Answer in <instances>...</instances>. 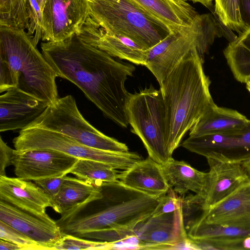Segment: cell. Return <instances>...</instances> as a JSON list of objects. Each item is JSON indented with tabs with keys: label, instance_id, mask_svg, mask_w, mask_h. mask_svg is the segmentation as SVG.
I'll use <instances>...</instances> for the list:
<instances>
[{
	"label": "cell",
	"instance_id": "obj_40",
	"mask_svg": "<svg viewBox=\"0 0 250 250\" xmlns=\"http://www.w3.org/2000/svg\"><path fill=\"white\" fill-rule=\"evenodd\" d=\"M185 1L190 0L193 2H199L208 8H210L212 6L213 0H183Z\"/></svg>",
	"mask_w": 250,
	"mask_h": 250
},
{
	"label": "cell",
	"instance_id": "obj_9",
	"mask_svg": "<svg viewBox=\"0 0 250 250\" xmlns=\"http://www.w3.org/2000/svg\"><path fill=\"white\" fill-rule=\"evenodd\" d=\"M15 149L53 150L79 159L100 161L114 168L125 170L141 160L137 153L116 152L93 148L59 132L39 127H28L20 130L13 141Z\"/></svg>",
	"mask_w": 250,
	"mask_h": 250
},
{
	"label": "cell",
	"instance_id": "obj_13",
	"mask_svg": "<svg viewBox=\"0 0 250 250\" xmlns=\"http://www.w3.org/2000/svg\"><path fill=\"white\" fill-rule=\"evenodd\" d=\"M79 159L53 150L19 151L14 149L11 165L17 177L34 181L66 176Z\"/></svg>",
	"mask_w": 250,
	"mask_h": 250
},
{
	"label": "cell",
	"instance_id": "obj_27",
	"mask_svg": "<svg viewBox=\"0 0 250 250\" xmlns=\"http://www.w3.org/2000/svg\"><path fill=\"white\" fill-rule=\"evenodd\" d=\"M188 237L192 240L223 239L250 236V230L228 225L208 223L199 217L188 227Z\"/></svg>",
	"mask_w": 250,
	"mask_h": 250
},
{
	"label": "cell",
	"instance_id": "obj_35",
	"mask_svg": "<svg viewBox=\"0 0 250 250\" xmlns=\"http://www.w3.org/2000/svg\"><path fill=\"white\" fill-rule=\"evenodd\" d=\"M17 86V81L8 62L0 57V92H6Z\"/></svg>",
	"mask_w": 250,
	"mask_h": 250
},
{
	"label": "cell",
	"instance_id": "obj_12",
	"mask_svg": "<svg viewBox=\"0 0 250 250\" xmlns=\"http://www.w3.org/2000/svg\"><path fill=\"white\" fill-rule=\"evenodd\" d=\"M134 232L142 243L141 249L179 250L188 242L183 207L174 211L151 215Z\"/></svg>",
	"mask_w": 250,
	"mask_h": 250
},
{
	"label": "cell",
	"instance_id": "obj_4",
	"mask_svg": "<svg viewBox=\"0 0 250 250\" xmlns=\"http://www.w3.org/2000/svg\"><path fill=\"white\" fill-rule=\"evenodd\" d=\"M115 196L97 211L56 221L64 234L77 236L107 229L133 231L152 214L160 198L128 188L120 181Z\"/></svg>",
	"mask_w": 250,
	"mask_h": 250
},
{
	"label": "cell",
	"instance_id": "obj_16",
	"mask_svg": "<svg viewBox=\"0 0 250 250\" xmlns=\"http://www.w3.org/2000/svg\"><path fill=\"white\" fill-rule=\"evenodd\" d=\"M49 105L18 88L6 91L0 96V131L27 127Z\"/></svg>",
	"mask_w": 250,
	"mask_h": 250
},
{
	"label": "cell",
	"instance_id": "obj_33",
	"mask_svg": "<svg viewBox=\"0 0 250 250\" xmlns=\"http://www.w3.org/2000/svg\"><path fill=\"white\" fill-rule=\"evenodd\" d=\"M0 238L16 244L23 250H42V248L35 241L9 225L0 221Z\"/></svg>",
	"mask_w": 250,
	"mask_h": 250
},
{
	"label": "cell",
	"instance_id": "obj_45",
	"mask_svg": "<svg viewBox=\"0 0 250 250\" xmlns=\"http://www.w3.org/2000/svg\"><path fill=\"white\" fill-rule=\"evenodd\" d=\"M248 82H250V80ZM247 83H248V82H247Z\"/></svg>",
	"mask_w": 250,
	"mask_h": 250
},
{
	"label": "cell",
	"instance_id": "obj_29",
	"mask_svg": "<svg viewBox=\"0 0 250 250\" xmlns=\"http://www.w3.org/2000/svg\"><path fill=\"white\" fill-rule=\"evenodd\" d=\"M214 1V12L225 27L236 32L239 35L247 29L241 19L239 0Z\"/></svg>",
	"mask_w": 250,
	"mask_h": 250
},
{
	"label": "cell",
	"instance_id": "obj_31",
	"mask_svg": "<svg viewBox=\"0 0 250 250\" xmlns=\"http://www.w3.org/2000/svg\"><path fill=\"white\" fill-rule=\"evenodd\" d=\"M110 243L64 234L53 250H107Z\"/></svg>",
	"mask_w": 250,
	"mask_h": 250
},
{
	"label": "cell",
	"instance_id": "obj_22",
	"mask_svg": "<svg viewBox=\"0 0 250 250\" xmlns=\"http://www.w3.org/2000/svg\"><path fill=\"white\" fill-rule=\"evenodd\" d=\"M103 197L102 186L65 176L58 193L51 199L52 208L64 218Z\"/></svg>",
	"mask_w": 250,
	"mask_h": 250
},
{
	"label": "cell",
	"instance_id": "obj_28",
	"mask_svg": "<svg viewBox=\"0 0 250 250\" xmlns=\"http://www.w3.org/2000/svg\"><path fill=\"white\" fill-rule=\"evenodd\" d=\"M27 0H0V26L26 30Z\"/></svg>",
	"mask_w": 250,
	"mask_h": 250
},
{
	"label": "cell",
	"instance_id": "obj_36",
	"mask_svg": "<svg viewBox=\"0 0 250 250\" xmlns=\"http://www.w3.org/2000/svg\"><path fill=\"white\" fill-rule=\"evenodd\" d=\"M64 176L51 177L34 181L45 193L52 199L58 193Z\"/></svg>",
	"mask_w": 250,
	"mask_h": 250
},
{
	"label": "cell",
	"instance_id": "obj_5",
	"mask_svg": "<svg viewBox=\"0 0 250 250\" xmlns=\"http://www.w3.org/2000/svg\"><path fill=\"white\" fill-rule=\"evenodd\" d=\"M223 30L210 14L198 15L192 23L147 50L145 66L161 84L171 71L192 50L204 58L215 39L224 36Z\"/></svg>",
	"mask_w": 250,
	"mask_h": 250
},
{
	"label": "cell",
	"instance_id": "obj_26",
	"mask_svg": "<svg viewBox=\"0 0 250 250\" xmlns=\"http://www.w3.org/2000/svg\"><path fill=\"white\" fill-rule=\"evenodd\" d=\"M121 171L107 164L89 159H79L69 173L97 186L119 182Z\"/></svg>",
	"mask_w": 250,
	"mask_h": 250
},
{
	"label": "cell",
	"instance_id": "obj_19",
	"mask_svg": "<svg viewBox=\"0 0 250 250\" xmlns=\"http://www.w3.org/2000/svg\"><path fill=\"white\" fill-rule=\"evenodd\" d=\"M0 200L38 215L47 213L51 199L35 183L18 177L0 176Z\"/></svg>",
	"mask_w": 250,
	"mask_h": 250
},
{
	"label": "cell",
	"instance_id": "obj_39",
	"mask_svg": "<svg viewBox=\"0 0 250 250\" xmlns=\"http://www.w3.org/2000/svg\"><path fill=\"white\" fill-rule=\"evenodd\" d=\"M0 250H23V249L16 244L0 239Z\"/></svg>",
	"mask_w": 250,
	"mask_h": 250
},
{
	"label": "cell",
	"instance_id": "obj_15",
	"mask_svg": "<svg viewBox=\"0 0 250 250\" xmlns=\"http://www.w3.org/2000/svg\"><path fill=\"white\" fill-rule=\"evenodd\" d=\"M76 34L84 42L112 57L145 64L147 50L128 37L106 32L89 16Z\"/></svg>",
	"mask_w": 250,
	"mask_h": 250
},
{
	"label": "cell",
	"instance_id": "obj_32",
	"mask_svg": "<svg viewBox=\"0 0 250 250\" xmlns=\"http://www.w3.org/2000/svg\"><path fill=\"white\" fill-rule=\"evenodd\" d=\"M26 10L28 21L27 32L37 45L42 38V11L36 0H27Z\"/></svg>",
	"mask_w": 250,
	"mask_h": 250
},
{
	"label": "cell",
	"instance_id": "obj_11",
	"mask_svg": "<svg viewBox=\"0 0 250 250\" xmlns=\"http://www.w3.org/2000/svg\"><path fill=\"white\" fill-rule=\"evenodd\" d=\"M42 13V40L63 41L76 34L90 15L87 0H46Z\"/></svg>",
	"mask_w": 250,
	"mask_h": 250
},
{
	"label": "cell",
	"instance_id": "obj_7",
	"mask_svg": "<svg viewBox=\"0 0 250 250\" xmlns=\"http://www.w3.org/2000/svg\"><path fill=\"white\" fill-rule=\"evenodd\" d=\"M126 111L131 131L143 142L148 156L163 165L172 158L166 142V110L160 89L152 85L129 94Z\"/></svg>",
	"mask_w": 250,
	"mask_h": 250
},
{
	"label": "cell",
	"instance_id": "obj_34",
	"mask_svg": "<svg viewBox=\"0 0 250 250\" xmlns=\"http://www.w3.org/2000/svg\"><path fill=\"white\" fill-rule=\"evenodd\" d=\"M172 188L159 199V203L151 215L174 211L183 207V198L178 196Z\"/></svg>",
	"mask_w": 250,
	"mask_h": 250
},
{
	"label": "cell",
	"instance_id": "obj_25",
	"mask_svg": "<svg viewBox=\"0 0 250 250\" xmlns=\"http://www.w3.org/2000/svg\"><path fill=\"white\" fill-rule=\"evenodd\" d=\"M227 63L237 81L250 80V28L229 43L224 50Z\"/></svg>",
	"mask_w": 250,
	"mask_h": 250
},
{
	"label": "cell",
	"instance_id": "obj_21",
	"mask_svg": "<svg viewBox=\"0 0 250 250\" xmlns=\"http://www.w3.org/2000/svg\"><path fill=\"white\" fill-rule=\"evenodd\" d=\"M147 15L175 33L190 26L198 14L183 0H128Z\"/></svg>",
	"mask_w": 250,
	"mask_h": 250
},
{
	"label": "cell",
	"instance_id": "obj_2",
	"mask_svg": "<svg viewBox=\"0 0 250 250\" xmlns=\"http://www.w3.org/2000/svg\"><path fill=\"white\" fill-rule=\"evenodd\" d=\"M199 51H190L160 85L165 104L166 142L172 154L186 133L215 103Z\"/></svg>",
	"mask_w": 250,
	"mask_h": 250
},
{
	"label": "cell",
	"instance_id": "obj_8",
	"mask_svg": "<svg viewBox=\"0 0 250 250\" xmlns=\"http://www.w3.org/2000/svg\"><path fill=\"white\" fill-rule=\"evenodd\" d=\"M28 127L59 132L97 149L116 152L129 151L125 144L105 135L88 123L70 95L58 98Z\"/></svg>",
	"mask_w": 250,
	"mask_h": 250
},
{
	"label": "cell",
	"instance_id": "obj_18",
	"mask_svg": "<svg viewBox=\"0 0 250 250\" xmlns=\"http://www.w3.org/2000/svg\"><path fill=\"white\" fill-rule=\"evenodd\" d=\"M209 170L208 184L203 205L206 210L246 182L250 175L241 163L207 159Z\"/></svg>",
	"mask_w": 250,
	"mask_h": 250
},
{
	"label": "cell",
	"instance_id": "obj_1",
	"mask_svg": "<svg viewBox=\"0 0 250 250\" xmlns=\"http://www.w3.org/2000/svg\"><path fill=\"white\" fill-rule=\"evenodd\" d=\"M41 46L57 77L73 83L105 116L127 127L129 93L125 83L132 76L134 65L114 59L84 42L77 34L60 42H42Z\"/></svg>",
	"mask_w": 250,
	"mask_h": 250
},
{
	"label": "cell",
	"instance_id": "obj_30",
	"mask_svg": "<svg viewBox=\"0 0 250 250\" xmlns=\"http://www.w3.org/2000/svg\"><path fill=\"white\" fill-rule=\"evenodd\" d=\"M192 240L199 250H250V236L230 239Z\"/></svg>",
	"mask_w": 250,
	"mask_h": 250
},
{
	"label": "cell",
	"instance_id": "obj_17",
	"mask_svg": "<svg viewBox=\"0 0 250 250\" xmlns=\"http://www.w3.org/2000/svg\"><path fill=\"white\" fill-rule=\"evenodd\" d=\"M205 222L250 230V177L229 195L204 210Z\"/></svg>",
	"mask_w": 250,
	"mask_h": 250
},
{
	"label": "cell",
	"instance_id": "obj_43",
	"mask_svg": "<svg viewBox=\"0 0 250 250\" xmlns=\"http://www.w3.org/2000/svg\"><path fill=\"white\" fill-rule=\"evenodd\" d=\"M246 88L248 89V90L249 91V92L250 93V82H248L246 83Z\"/></svg>",
	"mask_w": 250,
	"mask_h": 250
},
{
	"label": "cell",
	"instance_id": "obj_44",
	"mask_svg": "<svg viewBox=\"0 0 250 250\" xmlns=\"http://www.w3.org/2000/svg\"><path fill=\"white\" fill-rule=\"evenodd\" d=\"M89 2H93L96 0H87Z\"/></svg>",
	"mask_w": 250,
	"mask_h": 250
},
{
	"label": "cell",
	"instance_id": "obj_38",
	"mask_svg": "<svg viewBox=\"0 0 250 250\" xmlns=\"http://www.w3.org/2000/svg\"><path fill=\"white\" fill-rule=\"evenodd\" d=\"M242 21L247 29L250 28V0H239Z\"/></svg>",
	"mask_w": 250,
	"mask_h": 250
},
{
	"label": "cell",
	"instance_id": "obj_23",
	"mask_svg": "<svg viewBox=\"0 0 250 250\" xmlns=\"http://www.w3.org/2000/svg\"><path fill=\"white\" fill-rule=\"evenodd\" d=\"M171 188L181 196L188 191L205 197L208 184V172L200 171L183 161L172 158L162 165Z\"/></svg>",
	"mask_w": 250,
	"mask_h": 250
},
{
	"label": "cell",
	"instance_id": "obj_6",
	"mask_svg": "<svg viewBox=\"0 0 250 250\" xmlns=\"http://www.w3.org/2000/svg\"><path fill=\"white\" fill-rule=\"evenodd\" d=\"M89 4V17L106 32L128 37L146 50L169 33L128 0H96Z\"/></svg>",
	"mask_w": 250,
	"mask_h": 250
},
{
	"label": "cell",
	"instance_id": "obj_20",
	"mask_svg": "<svg viewBox=\"0 0 250 250\" xmlns=\"http://www.w3.org/2000/svg\"><path fill=\"white\" fill-rule=\"evenodd\" d=\"M119 181L128 188L155 198L164 196L171 188L162 165L149 156L122 171Z\"/></svg>",
	"mask_w": 250,
	"mask_h": 250
},
{
	"label": "cell",
	"instance_id": "obj_10",
	"mask_svg": "<svg viewBox=\"0 0 250 250\" xmlns=\"http://www.w3.org/2000/svg\"><path fill=\"white\" fill-rule=\"evenodd\" d=\"M180 145L206 159L242 163L250 158V120L243 127L229 132L189 136Z\"/></svg>",
	"mask_w": 250,
	"mask_h": 250
},
{
	"label": "cell",
	"instance_id": "obj_24",
	"mask_svg": "<svg viewBox=\"0 0 250 250\" xmlns=\"http://www.w3.org/2000/svg\"><path fill=\"white\" fill-rule=\"evenodd\" d=\"M248 120L235 110L219 107L214 104L190 129L189 136L223 133L239 129Z\"/></svg>",
	"mask_w": 250,
	"mask_h": 250
},
{
	"label": "cell",
	"instance_id": "obj_37",
	"mask_svg": "<svg viewBox=\"0 0 250 250\" xmlns=\"http://www.w3.org/2000/svg\"><path fill=\"white\" fill-rule=\"evenodd\" d=\"M14 149L0 138V176H5V168L11 165Z\"/></svg>",
	"mask_w": 250,
	"mask_h": 250
},
{
	"label": "cell",
	"instance_id": "obj_14",
	"mask_svg": "<svg viewBox=\"0 0 250 250\" xmlns=\"http://www.w3.org/2000/svg\"><path fill=\"white\" fill-rule=\"evenodd\" d=\"M0 221L9 225L42 247L53 250L64 234L47 214L38 215L0 200Z\"/></svg>",
	"mask_w": 250,
	"mask_h": 250
},
{
	"label": "cell",
	"instance_id": "obj_3",
	"mask_svg": "<svg viewBox=\"0 0 250 250\" xmlns=\"http://www.w3.org/2000/svg\"><path fill=\"white\" fill-rule=\"evenodd\" d=\"M0 57L13 71L16 88L49 104L58 98L56 73L26 30L0 26Z\"/></svg>",
	"mask_w": 250,
	"mask_h": 250
},
{
	"label": "cell",
	"instance_id": "obj_42",
	"mask_svg": "<svg viewBox=\"0 0 250 250\" xmlns=\"http://www.w3.org/2000/svg\"><path fill=\"white\" fill-rule=\"evenodd\" d=\"M36 1L42 11L45 4L46 0H36Z\"/></svg>",
	"mask_w": 250,
	"mask_h": 250
},
{
	"label": "cell",
	"instance_id": "obj_41",
	"mask_svg": "<svg viewBox=\"0 0 250 250\" xmlns=\"http://www.w3.org/2000/svg\"><path fill=\"white\" fill-rule=\"evenodd\" d=\"M248 174L250 175V158L241 163Z\"/></svg>",
	"mask_w": 250,
	"mask_h": 250
}]
</instances>
